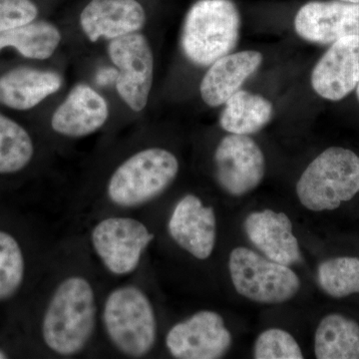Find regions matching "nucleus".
Masks as SVG:
<instances>
[{"mask_svg": "<svg viewBox=\"0 0 359 359\" xmlns=\"http://www.w3.org/2000/svg\"><path fill=\"white\" fill-rule=\"evenodd\" d=\"M341 1L353 2V4H359V0H341Z\"/></svg>", "mask_w": 359, "mask_h": 359, "instance_id": "28", "label": "nucleus"}, {"mask_svg": "<svg viewBox=\"0 0 359 359\" xmlns=\"http://www.w3.org/2000/svg\"><path fill=\"white\" fill-rule=\"evenodd\" d=\"M314 353L318 359H359V325L339 313L325 316L316 328Z\"/></svg>", "mask_w": 359, "mask_h": 359, "instance_id": "20", "label": "nucleus"}, {"mask_svg": "<svg viewBox=\"0 0 359 359\" xmlns=\"http://www.w3.org/2000/svg\"><path fill=\"white\" fill-rule=\"evenodd\" d=\"M61 39L62 35L57 26L48 21L33 20L0 33V52L13 48L23 57L46 60L57 50Z\"/></svg>", "mask_w": 359, "mask_h": 359, "instance_id": "21", "label": "nucleus"}, {"mask_svg": "<svg viewBox=\"0 0 359 359\" xmlns=\"http://www.w3.org/2000/svg\"><path fill=\"white\" fill-rule=\"evenodd\" d=\"M257 359H302L304 354L297 340L280 328H269L257 337L254 347Z\"/></svg>", "mask_w": 359, "mask_h": 359, "instance_id": "25", "label": "nucleus"}, {"mask_svg": "<svg viewBox=\"0 0 359 359\" xmlns=\"http://www.w3.org/2000/svg\"><path fill=\"white\" fill-rule=\"evenodd\" d=\"M231 334L223 318L212 311H201L175 325L166 335V346L175 358L218 359L228 353Z\"/></svg>", "mask_w": 359, "mask_h": 359, "instance_id": "10", "label": "nucleus"}, {"mask_svg": "<svg viewBox=\"0 0 359 359\" xmlns=\"http://www.w3.org/2000/svg\"><path fill=\"white\" fill-rule=\"evenodd\" d=\"M273 106L268 99L240 90L224 103L219 124L231 134H256L271 122Z\"/></svg>", "mask_w": 359, "mask_h": 359, "instance_id": "19", "label": "nucleus"}, {"mask_svg": "<svg viewBox=\"0 0 359 359\" xmlns=\"http://www.w3.org/2000/svg\"><path fill=\"white\" fill-rule=\"evenodd\" d=\"M359 83V35L330 44L311 73V86L321 98L340 101Z\"/></svg>", "mask_w": 359, "mask_h": 359, "instance_id": "12", "label": "nucleus"}, {"mask_svg": "<svg viewBox=\"0 0 359 359\" xmlns=\"http://www.w3.org/2000/svg\"><path fill=\"white\" fill-rule=\"evenodd\" d=\"M229 271L238 294L259 304H283L301 289V280L289 266L247 248L231 250Z\"/></svg>", "mask_w": 359, "mask_h": 359, "instance_id": "6", "label": "nucleus"}, {"mask_svg": "<svg viewBox=\"0 0 359 359\" xmlns=\"http://www.w3.org/2000/svg\"><path fill=\"white\" fill-rule=\"evenodd\" d=\"M96 318V295L89 280L79 276L66 278L56 287L44 313V344L58 355H76L93 337Z\"/></svg>", "mask_w": 359, "mask_h": 359, "instance_id": "1", "label": "nucleus"}, {"mask_svg": "<svg viewBox=\"0 0 359 359\" xmlns=\"http://www.w3.org/2000/svg\"><path fill=\"white\" fill-rule=\"evenodd\" d=\"M179 161L166 149L148 148L135 153L115 170L108 181V199L120 208L148 204L174 183Z\"/></svg>", "mask_w": 359, "mask_h": 359, "instance_id": "5", "label": "nucleus"}, {"mask_svg": "<svg viewBox=\"0 0 359 359\" xmlns=\"http://www.w3.org/2000/svg\"><path fill=\"white\" fill-rule=\"evenodd\" d=\"M6 354L4 353V351H0V359L6 358Z\"/></svg>", "mask_w": 359, "mask_h": 359, "instance_id": "29", "label": "nucleus"}, {"mask_svg": "<svg viewBox=\"0 0 359 359\" xmlns=\"http://www.w3.org/2000/svg\"><path fill=\"white\" fill-rule=\"evenodd\" d=\"M294 29L302 39L321 45L334 43L349 35H359V4L311 0L297 11Z\"/></svg>", "mask_w": 359, "mask_h": 359, "instance_id": "11", "label": "nucleus"}, {"mask_svg": "<svg viewBox=\"0 0 359 359\" xmlns=\"http://www.w3.org/2000/svg\"><path fill=\"white\" fill-rule=\"evenodd\" d=\"M170 237L182 249L198 259H207L217 241L214 209L199 197L189 194L177 203L168 222Z\"/></svg>", "mask_w": 359, "mask_h": 359, "instance_id": "13", "label": "nucleus"}, {"mask_svg": "<svg viewBox=\"0 0 359 359\" xmlns=\"http://www.w3.org/2000/svg\"><path fill=\"white\" fill-rule=\"evenodd\" d=\"M108 55L118 71L117 93L134 112L145 109L154 77V56L141 33H131L111 40Z\"/></svg>", "mask_w": 359, "mask_h": 359, "instance_id": "8", "label": "nucleus"}, {"mask_svg": "<svg viewBox=\"0 0 359 359\" xmlns=\"http://www.w3.org/2000/svg\"><path fill=\"white\" fill-rule=\"evenodd\" d=\"M109 118V106L98 91L87 84H78L55 110L51 118L54 132L69 138H81L102 128Z\"/></svg>", "mask_w": 359, "mask_h": 359, "instance_id": "15", "label": "nucleus"}, {"mask_svg": "<svg viewBox=\"0 0 359 359\" xmlns=\"http://www.w3.org/2000/svg\"><path fill=\"white\" fill-rule=\"evenodd\" d=\"M263 62L257 51L230 53L210 65L201 82L200 93L210 107L223 105L255 74Z\"/></svg>", "mask_w": 359, "mask_h": 359, "instance_id": "17", "label": "nucleus"}, {"mask_svg": "<svg viewBox=\"0 0 359 359\" xmlns=\"http://www.w3.org/2000/svg\"><path fill=\"white\" fill-rule=\"evenodd\" d=\"M359 193V156L330 147L309 165L297 184V195L313 212L334 211Z\"/></svg>", "mask_w": 359, "mask_h": 359, "instance_id": "3", "label": "nucleus"}, {"mask_svg": "<svg viewBox=\"0 0 359 359\" xmlns=\"http://www.w3.org/2000/svg\"><path fill=\"white\" fill-rule=\"evenodd\" d=\"M146 13L137 0H91L80 15L87 39L113 40L143 29Z\"/></svg>", "mask_w": 359, "mask_h": 359, "instance_id": "14", "label": "nucleus"}, {"mask_svg": "<svg viewBox=\"0 0 359 359\" xmlns=\"http://www.w3.org/2000/svg\"><path fill=\"white\" fill-rule=\"evenodd\" d=\"M244 230L252 245L271 261L289 266L302 263L299 241L285 212L273 210L252 212L245 219Z\"/></svg>", "mask_w": 359, "mask_h": 359, "instance_id": "16", "label": "nucleus"}, {"mask_svg": "<svg viewBox=\"0 0 359 359\" xmlns=\"http://www.w3.org/2000/svg\"><path fill=\"white\" fill-rule=\"evenodd\" d=\"M118 71L116 68H104L97 73V83L100 85H107L112 83L117 79Z\"/></svg>", "mask_w": 359, "mask_h": 359, "instance_id": "27", "label": "nucleus"}, {"mask_svg": "<svg viewBox=\"0 0 359 359\" xmlns=\"http://www.w3.org/2000/svg\"><path fill=\"white\" fill-rule=\"evenodd\" d=\"M318 280L320 289L334 299L359 294V257H339L321 262Z\"/></svg>", "mask_w": 359, "mask_h": 359, "instance_id": "23", "label": "nucleus"}, {"mask_svg": "<svg viewBox=\"0 0 359 359\" xmlns=\"http://www.w3.org/2000/svg\"><path fill=\"white\" fill-rule=\"evenodd\" d=\"M37 15L32 0H0V33L32 22Z\"/></svg>", "mask_w": 359, "mask_h": 359, "instance_id": "26", "label": "nucleus"}, {"mask_svg": "<svg viewBox=\"0 0 359 359\" xmlns=\"http://www.w3.org/2000/svg\"><path fill=\"white\" fill-rule=\"evenodd\" d=\"M240 29L241 14L235 2L198 0L184 21V54L194 65L210 66L237 47Z\"/></svg>", "mask_w": 359, "mask_h": 359, "instance_id": "2", "label": "nucleus"}, {"mask_svg": "<svg viewBox=\"0 0 359 359\" xmlns=\"http://www.w3.org/2000/svg\"><path fill=\"white\" fill-rule=\"evenodd\" d=\"M214 164L219 187L233 197L254 191L266 173L263 151L247 135L224 137L215 152Z\"/></svg>", "mask_w": 359, "mask_h": 359, "instance_id": "9", "label": "nucleus"}, {"mask_svg": "<svg viewBox=\"0 0 359 359\" xmlns=\"http://www.w3.org/2000/svg\"><path fill=\"white\" fill-rule=\"evenodd\" d=\"M145 224L130 217L101 219L90 235L92 248L112 275L128 276L138 268L142 257L154 241Z\"/></svg>", "mask_w": 359, "mask_h": 359, "instance_id": "7", "label": "nucleus"}, {"mask_svg": "<svg viewBox=\"0 0 359 359\" xmlns=\"http://www.w3.org/2000/svg\"><path fill=\"white\" fill-rule=\"evenodd\" d=\"M102 320L106 334L124 355H147L157 340V318L147 294L136 285L113 290L104 304Z\"/></svg>", "mask_w": 359, "mask_h": 359, "instance_id": "4", "label": "nucleus"}, {"mask_svg": "<svg viewBox=\"0 0 359 359\" xmlns=\"http://www.w3.org/2000/svg\"><path fill=\"white\" fill-rule=\"evenodd\" d=\"M25 273L20 243L11 233L0 231V301L15 294L25 280Z\"/></svg>", "mask_w": 359, "mask_h": 359, "instance_id": "24", "label": "nucleus"}, {"mask_svg": "<svg viewBox=\"0 0 359 359\" xmlns=\"http://www.w3.org/2000/svg\"><path fill=\"white\" fill-rule=\"evenodd\" d=\"M33 155L34 144L25 127L0 113V174L22 171Z\"/></svg>", "mask_w": 359, "mask_h": 359, "instance_id": "22", "label": "nucleus"}, {"mask_svg": "<svg viewBox=\"0 0 359 359\" xmlns=\"http://www.w3.org/2000/svg\"><path fill=\"white\" fill-rule=\"evenodd\" d=\"M356 96H358V101H359V83L358 85V87H356Z\"/></svg>", "mask_w": 359, "mask_h": 359, "instance_id": "30", "label": "nucleus"}, {"mask_svg": "<svg viewBox=\"0 0 359 359\" xmlns=\"http://www.w3.org/2000/svg\"><path fill=\"white\" fill-rule=\"evenodd\" d=\"M62 77L51 70L13 68L0 76V104L18 111L33 109L62 86Z\"/></svg>", "mask_w": 359, "mask_h": 359, "instance_id": "18", "label": "nucleus"}]
</instances>
